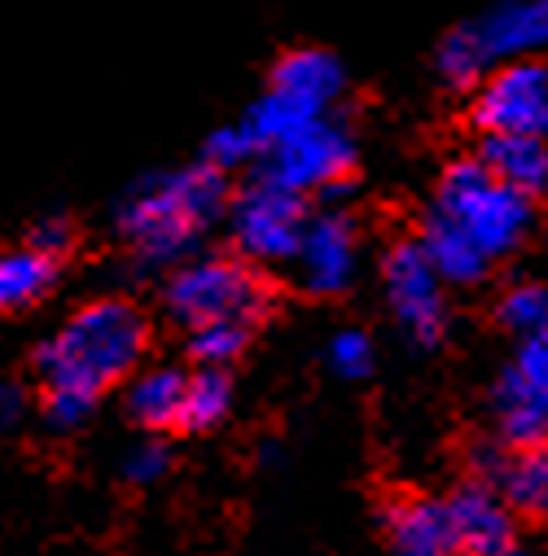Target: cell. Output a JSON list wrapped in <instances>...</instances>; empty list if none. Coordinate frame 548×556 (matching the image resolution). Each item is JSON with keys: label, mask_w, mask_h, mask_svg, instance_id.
Returning a JSON list of instances; mask_svg holds the SVG:
<instances>
[{"label": "cell", "mask_w": 548, "mask_h": 556, "mask_svg": "<svg viewBox=\"0 0 548 556\" xmlns=\"http://www.w3.org/2000/svg\"><path fill=\"white\" fill-rule=\"evenodd\" d=\"M228 211V180L207 159L185 172H159L141 180L119 206V232L146 267L185 263L202 232Z\"/></svg>", "instance_id": "1"}, {"label": "cell", "mask_w": 548, "mask_h": 556, "mask_svg": "<svg viewBox=\"0 0 548 556\" xmlns=\"http://www.w3.org/2000/svg\"><path fill=\"white\" fill-rule=\"evenodd\" d=\"M146 346L150 325L141 307H132L127 299H97L36 351V372L45 390H75L97 399L105 386L136 372Z\"/></svg>", "instance_id": "2"}, {"label": "cell", "mask_w": 548, "mask_h": 556, "mask_svg": "<svg viewBox=\"0 0 548 556\" xmlns=\"http://www.w3.org/2000/svg\"><path fill=\"white\" fill-rule=\"evenodd\" d=\"M448 224H457L491 263L513 254L526 232H531V198L513 185H505L483 159H465V163H452L439 180V193H435V206Z\"/></svg>", "instance_id": "3"}, {"label": "cell", "mask_w": 548, "mask_h": 556, "mask_svg": "<svg viewBox=\"0 0 548 556\" xmlns=\"http://www.w3.org/2000/svg\"><path fill=\"white\" fill-rule=\"evenodd\" d=\"M548 49V0H500L474 23L444 36L435 53V71L452 88L483 84L487 71L505 62H522Z\"/></svg>", "instance_id": "4"}, {"label": "cell", "mask_w": 548, "mask_h": 556, "mask_svg": "<svg viewBox=\"0 0 548 556\" xmlns=\"http://www.w3.org/2000/svg\"><path fill=\"white\" fill-rule=\"evenodd\" d=\"M167 316L176 325H211V320H246L254 325L267 312V286L259 271L233 254H202L176 263L172 281L163 290Z\"/></svg>", "instance_id": "5"}, {"label": "cell", "mask_w": 548, "mask_h": 556, "mask_svg": "<svg viewBox=\"0 0 548 556\" xmlns=\"http://www.w3.org/2000/svg\"><path fill=\"white\" fill-rule=\"evenodd\" d=\"M259 159H263L267 180H277L303 198L308 193H338L356 167V141L334 114H321L308 127L290 131L286 141L263 150Z\"/></svg>", "instance_id": "6"}, {"label": "cell", "mask_w": 548, "mask_h": 556, "mask_svg": "<svg viewBox=\"0 0 548 556\" xmlns=\"http://www.w3.org/2000/svg\"><path fill=\"white\" fill-rule=\"evenodd\" d=\"M228 228L246 258L254 263H286L299 254L308 232V206L303 193L259 176L228 202Z\"/></svg>", "instance_id": "7"}, {"label": "cell", "mask_w": 548, "mask_h": 556, "mask_svg": "<svg viewBox=\"0 0 548 556\" xmlns=\"http://www.w3.org/2000/svg\"><path fill=\"white\" fill-rule=\"evenodd\" d=\"M382 281H386V299H390L399 329L418 346H435L448 325V303H444L448 281L435 267V258L426 254L422 237L390 245V254L382 258Z\"/></svg>", "instance_id": "8"}, {"label": "cell", "mask_w": 548, "mask_h": 556, "mask_svg": "<svg viewBox=\"0 0 548 556\" xmlns=\"http://www.w3.org/2000/svg\"><path fill=\"white\" fill-rule=\"evenodd\" d=\"M491 412L505 443L513 447L548 439V329L522 338L513 364L491 390Z\"/></svg>", "instance_id": "9"}, {"label": "cell", "mask_w": 548, "mask_h": 556, "mask_svg": "<svg viewBox=\"0 0 548 556\" xmlns=\"http://www.w3.org/2000/svg\"><path fill=\"white\" fill-rule=\"evenodd\" d=\"M474 123L483 131L548 136V66L522 58L487 71L474 97Z\"/></svg>", "instance_id": "10"}, {"label": "cell", "mask_w": 548, "mask_h": 556, "mask_svg": "<svg viewBox=\"0 0 548 556\" xmlns=\"http://www.w3.org/2000/svg\"><path fill=\"white\" fill-rule=\"evenodd\" d=\"M295 263H299V281L312 294H342L356 281V263H360L356 224L342 211H325V215L308 219Z\"/></svg>", "instance_id": "11"}, {"label": "cell", "mask_w": 548, "mask_h": 556, "mask_svg": "<svg viewBox=\"0 0 548 556\" xmlns=\"http://www.w3.org/2000/svg\"><path fill=\"white\" fill-rule=\"evenodd\" d=\"M382 526H386L395 556H457L461 552V534H457L448 500H422V495L395 500L386 504Z\"/></svg>", "instance_id": "12"}, {"label": "cell", "mask_w": 548, "mask_h": 556, "mask_svg": "<svg viewBox=\"0 0 548 556\" xmlns=\"http://www.w3.org/2000/svg\"><path fill=\"white\" fill-rule=\"evenodd\" d=\"M457 534H461V552L474 556H509L513 547V521H509V500H500L491 486L483 482H465L448 495Z\"/></svg>", "instance_id": "13"}, {"label": "cell", "mask_w": 548, "mask_h": 556, "mask_svg": "<svg viewBox=\"0 0 548 556\" xmlns=\"http://www.w3.org/2000/svg\"><path fill=\"white\" fill-rule=\"evenodd\" d=\"M272 88L299 97L316 114H329L334 101L347 88V75H342V62L329 49H312L308 45V49H290L277 66H272Z\"/></svg>", "instance_id": "14"}, {"label": "cell", "mask_w": 548, "mask_h": 556, "mask_svg": "<svg viewBox=\"0 0 548 556\" xmlns=\"http://www.w3.org/2000/svg\"><path fill=\"white\" fill-rule=\"evenodd\" d=\"M505 185L522 189L526 198L548 193V136H522V131H487L478 154Z\"/></svg>", "instance_id": "15"}, {"label": "cell", "mask_w": 548, "mask_h": 556, "mask_svg": "<svg viewBox=\"0 0 548 556\" xmlns=\"http://www.w3.org/2000/svg\"><path fill=\"white\" fill-rule=\"evenodd\" d=\"M185 394L189 377L180 368H146L127 386V412L146 430H172L185 426Z\"/></svg>", "instance_id": "16"}, {"label": "cell", "mask_w": 548, "mask_h": 556, "mask_svg": "<svg viewBox=\"0 0 548 556\" xmlns=\"http://www.w3.org/2000/svg\"><path fill=\"white\" fill-rule=\"evenodd\" d=\"M422 245H426V254L435 258V267L444 271L448 286H474V281H483L487 267H491V258H487L457 224H448L439 211L426 215V224H422Z\"/></svg>", "instance_id": "17"}, {"label": "cell", "mask_w": 548, "mask_h": 556, "mask_svg": "<svg viewBox=\"0 0 548 556\" xmlns=\"http://www.w3.org/2000/svg\"><path fill=\"white\" fill-rule=\"evenodd\" d=\"M58 281V258L27 245L0 254V312H23L40 303Z\"/></svg>", "instance_id": "18"}, {"label": "cell", "mask_w": 548, "mask_h": 556, "mask_svg": "<svg viewBox=\"0 0 548 556\" xmlns=\"http://www.w3.org/2000/svg\"><path fill=\"white\" fill-rule=\"evenodd\" d=\"M500 486L513 513L548 521V443H531L522 447L505 469H500Z\"/></svg>", "instance_id": "19"}, {"label": "cell", "mask_w": 548, "mask_h": 556, "mask_svg": "<svg viewBox=\"0 0 548 556\" xmlns=\"http://www.w3.org/2000/svg\"><path fill=\"white\" fill-rule=\"evenodd\" d=\"M233 403V386L224 377V368H211L202 364V372L189 377V394H185V426L202 430V426H215L220 416L228 412Z\"/></svg>", "instance_id": "20"}, {"label": "cell", "mask_w": 548, "mask_h": 556, "mask_svg": "<svg viewBox=\"0 0 548 556\" xmlns=\"http://www.w3.org/2000/svg\"><path fill=\"white\" fill-rule=\"evenodd\" d=\"M250 329L254 325H246V320H211V325H198V329H189V351H194V359H202L211 368H224V364H233L246 351Z\"/></svg>", "instance_id": "21"}, {"label": "cell", "mask_w": 548, "mask_h": 556, "mask_svg": "<svg viewBox=\"0 0 548 556\" xmlns=\"http://www.w3.org/2000/svg\"><path fill=\"white\" fill-rule=\"evenodd\" d=\"M500 325L513 329L518 338H531L539 329H548V290L544 286H513L500 299Z\"/></svg>", "instance_id": "22"}, {"label": "cell", "mask_w": 548, "mask_h": 556, "mask_svg": "<svg viewBox=\"0 0 548 556\" xmlns=\"http://www.w3.org/2000/svg\"><path fill=\"white\" fill-rule=\"evenodd\" d=\"M329 368L338 377H347V381L369 377L373 372V342H369V333H360V329L334 333V342H329Z\"/></svg>", "instance_id": "23"}, {"label": "cell", "mask_w": 548, "mask_h": 556, "mask_svg": "<svg viewBox=\"0 0 548 556\" xmlns=\"http://www.w3.org/2000/svg\"><path fill=\"white\" fill-rule=\"evenodd\" d=\"M259 150H254V141H250V131L237 123V127H220L211 141H207V163L211 167H220V172H233V167H241V163H250Z\"/></svg>", "instance_id": "24"}, {"label": "cell", "mask_w": 548, "mask_h": 556, "mask_svg": "<svg viewBox=\"0 0 548 556\" xmlns=\"http://www.w3.org/2000/svg\"><path fill=\"white\" fill-rule=\"evenodd\" d=\"M92 394H75V390H45V416L58 430H75L84 416L92 412Z\"/></svg>", "instance_id": "25"}, {"label": "cell", "mask_w": 548, "mask_h": 556, "mask_svg": "<svg viewBox=\"0 0 548 556\" xmlns=\"http://www.w3.org/2000/svg\"><path fill=\"white\" fill-rule=\"evenodd\" d=\"M167 473V452L159 443H146V447H132L127 460H123V478L146 486V482H159Z\"/></svg>", "instance_id": "26"}, {"label": "cell", "mask_w": 548, "mask_h": 556, "mask_svg": "<svg viewBox=\"0 0 548 556\" xmlns=\"http://www.w3.org/2000/svg\"><path fill=\"white\" fill-rule=\"evenodd\" d=\"M71 241H75V228H71L66 215H49V219H40L32 228V245L45 250V254H53V258H62L71 250Z\"/></svg>", "instance_id": "27"}, {"label": "cell", "mask_w": 548, "mask_h": 556, "mask_svg": "<svg viewBox=\"0 0 548 556\" xmlns=\"http://www.w3.org/2000/svg\"><path fill=\"white\" fill-rule=\"evenodd\" d=\"M14 416H18V390L0 386V421H14Z\"/></svg>", "instance_id": "28"}, {"label": "cell", "mask_w": 548, "mask_h": 556, "mask_svg": "<svg viewBox=\"0 0 548 556\" xmlns=\"http://www.w3.org/2000/svg\"><path fill=\"white\" fill-rule=\"evenodd\" d=\"M465 556H474V552H465ZM509 556H518V552H509Z\"/></svg>", "instance_id": "29"}]
</instances>
